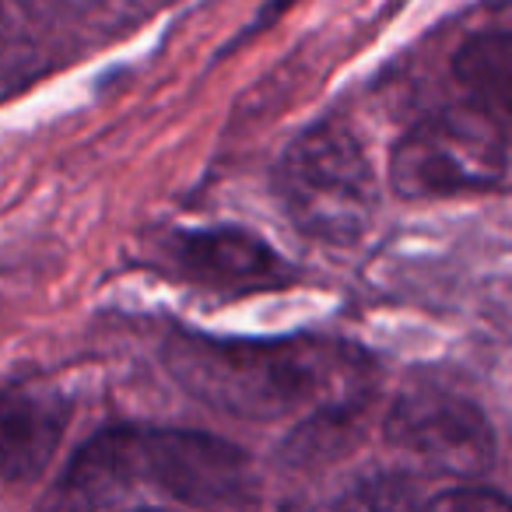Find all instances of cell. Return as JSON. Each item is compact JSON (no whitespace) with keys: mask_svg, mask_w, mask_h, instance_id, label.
<instances>
[{"mask_svg":"<svg viewBox=\"0 0 512 512\" xmlns=\"http://www.w3.org/2000/svg\"><path fill=\"white\" fill-rule=\"evenodd\" d=\"M348 351L334 341H218L172 334L165 365L172 379L204 407L242 421H278L313 407L348 376Z\"/></svg>","mask_w":512,"mask_h":512,"instance_id":"obj_2","label":"cell"},{"mask_svg":"<svg viewBox=\"0 0 512 512\" xmlns=\"http://www.w3.org/2000/svg\"><path fill=\"white\" fill-rule=\"evenodd\" d=\"M74 400L57 379L29 376L0 390V484H29L53 463Z\"/></svg>","mask_w":512,"mask_h":512,"instance_id":"obj_6","label":"cell"},{"mask_svg":"<svg viewBox=\"0 0 512 512\" xmlns=\"http://www.w3.org/2000/svg\"><path fill=\"white\" fill-rule=\"evenodd\" d=\"M509 134L477 106L421 116L390 155V183L404 200H446L502 186Z\"/></svg>","mask_w":512,"mask_h":512,"instance_id":"obj_4","label":"cell"},{"mask_svg":"<svg viewBox=\"0 0 512 512\" xmlns=\"http://www.w3.org/2000/svg\"><path fill=\"white\" fill-rule=\"evenodd\" d=\"M18 4H25L29 11H36V15H85V11H92L99 0H18Z\"/></svg>","mask_w":512,"mask_h":512,"instance_id":"obj_11","label":"cell"},{"mask_svg":"<svg viewBox=\"0 0 512 512\" xmlns=\"http://www.w3.org/2000/svg\"><path fill=\"white\" fill-rule=\"evenodd\" d=\"M428 505H432V509H453V512H460V509H477V512H484V509H512V502L502 495V491L484 488V484H456V488L428 498Z\"/></svg>","mask_w":512,"mask_h":512,"instance_id":"obj_10","label":"cell"},{"mask_svg":"<svg viewBox=\"0 0 512 512\" xmlns=\"http://www.w3.org/2000/svg\"><path fill=\"white\" fill-rule=\"evenodd\" d=\"M383 435L435 474L474 481L495 463V428L481 407L432 383L404 390L393 400Z\"/></svg>","mask_w":512,"mask_h":512,"instance_id":"obj_5","label":"cell"},{"mask_svg":"<svg viewBox=\"0 0 512 512\" xmlns=\"http://www.w3.org/2000/svg\"><path fill=\"white\" fill-rule=\"evenodd\" d=\"M274 190L292 225L330 246L362 239L379 207L376 172L358 137L337 120L316 123L288 144Z\"/></svg>","mask_w":512,"mask_h":512,"instance_id":"obj_3","label":"cell"},{"mask_svg":"<svg viewBox=\"0 0 512 512\" xmlns=\"http://www.w3.org/2000/svg\"><path fill=\"white\" fill-rule=\"evenodd\" d=\"M453 78L467 102L512 134V32L488 29L463 39L453 53Z\"/></svg>","mask_w":512,"mask_h":512,"instance_id":"obj_8","label":"cell"},{"mask_svg":"<svg viewBox=\"0 0 512 512\" xmlns=\"http://www.w3.org/2000/svg\"><path fill=\"white\" fill-rule=\"evenodd\" d=\"M67 505H190L235 509L256 502V474L246 449L207 432L116 425L78 449L60 481Z\"/></svg>","mask_w":512,"mask_h":512,"instance_id":"obj_1","label":"cell"},{"mask_svg":"<svg viewBox=\"0 0 512 512\" xmlns=\"http://www.w3.org/2000/svg\"><path fill=\"white\" fill-rule=\"evenodd\" d=\"M169 260L190 281L221 292L281 288L292 278L271 242L239 225L179 228L169 235Z\"/></svg>","mask_w":512,"mask_h":512,"instance_id":"obj_7","label":"cell"},{"mask_svg":"<svg viewBox=\"0 0 512 512\" xmlns=\"http://www.w3.org/2000/svg\"><path fill=\"white\" fill-rule=\"evenodd\" d=\"M358 404H330L320 407L309 421H302L295 428V435L288 439V446L281 449L292 467H316V463H327L334 456H341L344 449L355 446L358 439Z\"/></svg>","mask_w":512,"mask_h":512,"instance_id":"obj_9","label":"cell"}]
</instances>
